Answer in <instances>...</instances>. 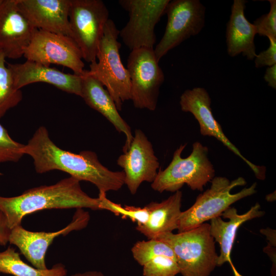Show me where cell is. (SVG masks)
<instances>
[{
    "instance_id": "obj_1",
    "label": "cell",
    "mask_w": 276,
    "mask_h": 276,
    "mask_svg": "<svg viewBox=\"0 0 276 276\" xmlns=\"http://www.w3.org/2000/svg\"><path fill=\"white\" fill-rule=\"evenodd\" d=\"M21 151L24 155L32 157L37 173L54 170L63 171L80 181L94 184L99 190V195L118 191L125 185L123 171L108 169L92 151L84 150L76 154L59 148L51 140L44 126L35 131Z\"/></svg>"
},
{
    "instance_id": "obj_2",
    "label": "cell",
    "mask_w": 276,
    "mask_h": 276,
    "mask_svg": "<svg viewBox=\"0 0 276 276\" xmlns=\"http://www.w3.org/2000/svg\"><path fill=\"white\" fill-rule=\"evenodd\" d=\"M80 181L70 176L50 186L29 189L14 197L0 196V211L11 229L27 215L47 209L88 208L101 210V200L89 196Z\"/></svg>"
},
{
    "instance_id": "obj_3",
    "label": "cell",
    "mask_w": 276,
    "mask_h": 276,
    "mask_svg": "<svg viewBox=\"0 0 276 276\" xmlns=\"http://www.w3.org/2000/svg\"><path fill=\"white\" fill-rule=\"evenodd\" d=\"M155 239L172 249L182 276H209L217 266L218 255L209 223L177 234H163Z\"/></svg>"
},
{
    "instance_id": "obj_4",
    "label": "cell",
    "mask_w": 276,
    "mask_h": 276,
    "mask_svg": "<svg viewBox=\"0 0 276 276\" xmlns=\"http://www.w3.org/2000/svg\"><path fill=\"white\" fill-rule=\"evenodd\" d=\"M186 146V144L181 145L174 152L167 167L158 172L151 184L153 190L159 193L175 192L186 184L192 190L202 191L215 177V169L209 158L207 147L196 142L190 155L182 158L181 153Z\"/></svg>"
},
{
    "instance_id": "obj_5",
    "label": "cell",
    "mask_w": 276,
    "mask_h": 276,
    "mask_svg": "<svg viewBox=\"0 0 276 276\" xmlns=\"http://www.w3.org/2000/svg\"><path fill=\"white\" fill-rule=\"evenodd\" d=\"M119 35V30L114 21L109 19L98 47V61L90 64L88 73L105 86L120 111L123 103L131 99V83L128 70L120 57Z\"/></svg>"
},
{
    "instance_id": "obj_6",
    "label": "cell",
    "mask_w": 276,
    "mask_h": 276,
    "mask_svg": "<svg viewBox=\"0 0 276 276\" xmlns=\"http://www.w3.org/2000/svg\"><path fill=\"white\" fill-rule=\"evenodd\" d=\"M209 189L199 194L194 203L179 216L178 233L193 229L205 221L221 216V214L236 201L256 193L257 183L244 188L235 194L231 190L237 186L246 184L242 177L230 181L225 177H214Z\"/></svg>"
},
{
    "instance_id": "obj_7",
    "label": "cell",
    "mask_w": 276,
    "mask_h": 276,
    "mask_svg": "<svg viewBox=\"0 0 276 276\" xmlns=\"http://www.w3.org/2000/svg\"><path fill=\"white\" fill-rule=\"evenodd\" d=\"M69 22L73 39L80 49L83 59L96 61L109 11L101 0H70Z\"/></svg>"
},
{
    "instance_id": "obj_8",
    "label": "cell",
    "mask_w": 276,
    "mask_h": 276,
    "mask_svg": "<svg viewBox=\"0 0 276 276\" xmlns=\"http://www.w3.org/2000/svg\"><path fill=\"white\" fill-rule=\"evenodd\" d=\"M153 48H141L131 51L127 70L131 83V99L134 107L155 110L159 89L165 76L158 65Z\"/></svg>"
},
{
    "instance_id": "obj_9",
    "label": "cell",
    "mask_w": 276,
    "mask_h": 276,
    "mask_svg": "<svg viewBox=\"0 0 276 276\" xmlns=\"http://www.w3.org/2000/svg\"><path fill=\"white\" fill-rule=\"evenodd\" d=\"M165 14V31L154 49L158 62L170 50L198 34L205 25V7L199 0L170 1Z\"/></svg>"
},
{
    "instance_id": "obj_10",
    "label": "cell",
    "mask_w": 276,
    "mask_h": 276,
    "mask_svg": "<svg viewBox=\"0 0 276 276\" xmlns=\"http://www.w3.org/2000/svg\"><path fill=\"white\" fill-rule=\"evenodd\" d=\"M170 0H120L121 6L128 12L129 20L119 31L124 43L131 50L153 48L156 43L154 28L165 14Z\"/></svg>"
},
{
    "instance_id": "obj_11",
    "label": "cell",
    "mask_w": 276,
    "mask_h": 276,
    "mask_svg": "<svg viewBox=\"0 0 276 276\" xmlns=\"http://www.w3.org/2000/svg\"><path fill=\"white\" fill-rule=\"evenodd\" d=\"M23 56L27 60L50 66L61 65L82 75L84 63L81 51L71 37L36 29Z\"/></svg>"
},
{
    "instance_id": "obj_12",
    "label": "cell",
    "mask_w": 276,
    "mask_h": 276,
    "mask_svg": "<svg viewBox=\"0 0 276 276\" xmlns=\"http://www.w3.org/2000/svg\"><path fill=\"white\" fill-rule=\"evenodd\" d=\"M89 220L90 215L87 211L77 209L72 221L56 232H32L26 229L21 224L18 225L11 229L9 242L15 245L34 267L46 269L45 254L54 240L60 235L65 236L72 231L85 228Z\"/></svg>"
},
{
    "instance_id": "obj_13",
    "label": "cell",
    "mask_w": 276,
    "mask_h": 276,
    "mask_svg": "<svg viewBox=\"0 0 276 276\" xmlns=\"http://www.w3.org/2000/svg\"><path fill=\"white\" fill-rule=\"evenodd\" d=\"M179 104L182 111L192 113L198 121L201 134L217 139L246 163L257 179H265L266 167L255 165L247 159L225 135L221 125L213 114L211 99L205 88L197 87L186 90L180 97Z\"/></svg>"
},
{
    "instance_id": "obj_14",
    "label": "cell",
    "mask_w": 276,
    "mask_h": 276,
    "mask_svg": "<svg viewBox=\"0 0 276 276\" xmlns=\"http://www.w3.org/2000/svg\"><path fill=\"white\" fill-rule=\"evenodd\" d=\"M117 163L123 169L124 183L132 195L143 182L154 181L159 167L151 143L139 129L135 130L128 149L119 156Z\"/></svg>"
},
{
    "instance_id": "obj_15",
    "label": "cell",
    "mask_w": 276,
    "mask_h": 276,
    "mask_svg": "<svg viewBox=\"0 0 276 276\" xmlns=\"http://www.w3.org/2000/svg\"><path fill=\"white\" fill-rule=\"evenodd\" d=\"M36 30L20 12L16 0H3L0 4V51L6 58L22 57Z\"/></svg>"
},
{
    "instance_id": "obj_16",
    "label": "cell",
    "mask_w": 276,
    "mask_h": 276,
    "mask_svg": "<svg viewBox=\"0 0 276 276\" xmlns=\"http://www.w3.org/2000/svg\"><path fill=\"white\" fill-rule=\"evenodd\" d=\"M22 14L34 28L73 38L69 22L70 0H16Z\"/></svg>"
},
{
    "instance_id": "obj_17",
    "label": "cell",
    "mask_w": 276,
    "mask_h": 276,
    "mask_svg": "<svg viewBox=\"0 0 276 276\" xmlns=\"http://www.w3.org/2000/svg\"><path fill=\"white\" fill-rule=\"evenodd\" d=\"M7 65L17 89L20 90L33 83L44 82L66 93L81 96L83 74L64 73L50 66L27 60L22 63H7Z\"/></svg>"
},
{
    "instance_id": "obj_18",
    "label": "cell",
    "mask_w": 276,
    "mask_h": 276,
    "mask_svg": "<svg viewBox=\"0 0 276 276\" xmlns=\"http://www.w3.org/2000/svg\"><path fill=\"white\" fill-rule=\"evenodd\" d=\"M259 203H256L249 210L239 214L235 208L229 207L221 215L211 220L210 231L215 242L220 246V255L217 259V266L229 262L236 276H241L235 270L231 260V253L237 231L243 223L252 219L262 217L265 212L261 211Z\"/></svg>"
},
{
    "instance_id": "obj_19",
    "label": "cell",
    "mask_w": 276,
    "mask_h": 276,
    "mask_svg": "<svg viewBox=\"0 0 276 276\" xmlns=\"http://www.w3.org/2000/svg\"><path fill=\"white\" fill-rule=\"evenodd\" d=\"M82 75L81 97L88 106L106 118L119 132L124 134L126 141L123 151H126L133 137L130 126L119 114L115 102L103 84L87 70H85Z\"/></svg>"
},
{
    "instance_id": "obj_20",
    "label": "cell",
    "mask_w": 276,
    "mask_h": 276,
    "mask_svg": "<svg viewBox=\"0 0 276 276\" xmlns=\"http://www.w3.org/2000/svg\"><path fill=\"white\" fill-rule=\"evenodd\" d=\"M134 259L143 267V276H176L179 269L175 255L157 239L137 241L131 248Z\"/></svg>"
},
{
    "instance_id": "obj_21",
    "label": "cell",
    "mask_w": 276,
    "mask_h": 276,
    "mask_svg": "<svg viewBox=\"0 0 276 276\" xmlns=\"http://www.w3.org/2000/svg\"><path fill=\"white\" fill-rule=\"evenodd\" d=\"M246 3L244 0L234 1L226 25V43L229 56L233 57L242 54L248 60H252L257 56L254 41L257 31L253 24L245 16Z\"/></svg>"
},
{
    "instance_id": "obj_22",
    "label": "cell",
    "mask_w": 276,
    "mask_h": 276,
    "mask_svg": "<svg viewBox=\"0 0 276 276\" xmlns=\"http://www.w3.org/2000/svg\"><path fill=\"white\" fill-rule=\"evenodd\" d=\"M182 192L179 190L160 202H151L145 206L149 212L147 221L135 228L149 239L177 229L181 214Z\"/></svg>"
},
{
    "instance_id": "obj_23",
    "label": "cell",
    "mask_w": 276,
    "mask_h": 276,
    "mask_svg": "<svg viewBox=\"0 0 276 276\" xmlns=\"http://www.w3.org/2000/svg\"><path fill=\"white\" fill-rule=\"evenodd\" d=\"M0 273L13 276H66L65 266L58 263L51 268L39 269L24 262L15 249L9 246L0 252Z\"/></svg>"
},
{
    "instance_id": "obj_24",
    "label": "cell",
    "mask_w": 276,
    "mask_h": 276,
    "mask_svg": "<svg viewBox=\"0 0 276 276\" xmlns=\"http://www.w3.org/2000/svg\"><path fill=\"white\" fill-rule=\"evenodd\" d=\"M6 58L0 51V119L22 99L21 91L14 86L11 72L6 64Z\"/></svg>"
},
{
    "instance_id": "obj_25",
    "label": "cell",
    "mask_w": 276,
    "mask_h": 276,
    "mask_svg": "<svg viewBox=\"0 0 276 276\" xmlns=\"http://www.w3.org/2000/svg\"><path fill=\"white\" fill-rule=\"evenodd\" d=\"M98 197L101 200V210L110 211L116 216L129 218L137 224H144L148 219L149 212L146 206L140 208L126 205L123 207L108 199L106 194L99 195Z\"/></svg>"
},
{
    "instance_id": "obj_26",
    "label": "cell",
    "mask_w": 276,
    "mask_h": 276,
    "mask_svg": "<svg viewBox=\"0 0 276 276\" xmlns=\"http://www.w3.org/2000/svg\"><path fill=\"white\" fill-rule=\"evenodd\" d=\"M24 146L13 140L0 123V163L19 161L24 156L21 151Z\"/></svg>"
},
{
    "instance_id": "obj_27",
    "label": "cell",
    "mask_w": 276,
    "mask_h": 276,
    "mask_svg": "<svg viewBox=\"0 0 276 276\" xmlns=\"http://www.w3.org/2000/svg\"><path fill=\"white\" fill-rule=\"evenodd\" d=\"M268 1L270 4L269 12L257 18L252 24L257 34L267 37L269 40H276V1Z\"/></svg>"
},
{
    "instance_id": "obj_28",
    "label": "cell",
    "mask_w": 276,
    "mask_h": 276,
    "mask_svg": "<svg viewBox=\"0 0 276 276\" xmlns=\"http://www.w3.org/2000/svg\"><path fill=\"white\" fill-rule=\"evenodd\" d=\"M269 46L255 58L256 68L270 66L276 64V40L269 39Z\"/></svg>"
},
{
    "instance_id": "obj_29",
    "label": "cell",
    "mask_w": 276,
    "mask_h": 276,
    "mask_svg": "<svg viewBox=\"0 0 276 276\" xmlns=\"http://www.w3.org/2000/svg\"><path fill=\"white\" fill-rule=\"evenodd\" d=\"M11 229L9 227L6 219L0 211V245L5 246L9 242Z\"/></svg>"
},
{
    "instance_id": "obj_30",
    "label": "cell",
    "mask_w": 276,
    "mask_h": 276,
    "mask_svg": "<svg viewBox=\"0 0 276 276\" xmlns=\"http://www.w3.org/2000/svg\"><path fill=\"white\" fill-rule=\"evenodd\" d=\"M264 78L269 86L276 89V64L266 68Z\"/></svg>"
},
{
    "instance_id": "obj_31",
    "label": "cell",
    "mask_w": 276,
    "mask_h": 276,
    "mask_svg": "<svg viewBox=\"0 0 276 276\" xmlns=\"http://www.w3.org/2000/svg\"><path fill=\"white\" fill-rule=\"evenodd\" d=\"M70 276H105L102 272L96 270H90L83 272H78Z\"/></svg>"
},
{
    "instance_id": "obj_32",
    "label": "cell",
    "mask_w": 276,
    "mask_h": 276,
    "mask_svg": "<svg viewBox=\"0 0 276 276\" xmlns=\"http://www.w3.org/2000/svg\"><path fill=\"white\" fill-rule=\"evenodd\" d=\"M266 199L268 201H273L275 199V192L270 194L269 195H267L266 196Z\"/></svg>"
},
{
    "instance_id": "obj_33",
    "label": "cell",
    "mask_w": 276,
    "mask_h": 276,
    "mask_svg": "<svg viewBox=\"0 0 276 276\" xmlns=\"http://www.w3.org/2000/svg\"><path fill=\"white\" fill-rule=\"evenodd\" d=\"M3 0H0V4L2 3Z\"/></svg>"
}]
</instances>
